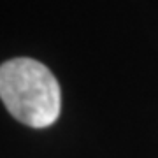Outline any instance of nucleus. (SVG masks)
I'll list each match as a JSON object with an SVG mask.
<instances>
[{
  "mask_svg": "<svg viewBox=\"0 0 158 158\" xmlns=\"http://www.w3.org/2000/svg\"><path fill=\"white\" fill-rule=\"evenodd\" d=\"M0 97L21 123L46 128L60 116L62 93L49 69L32 58H14L0 67Z\"/></svg>",
  "mask_w": 158,
  "mask_h": 158,
  "instance_id": "obj_1",
  "label": "nucleus"
}]
</instances>
